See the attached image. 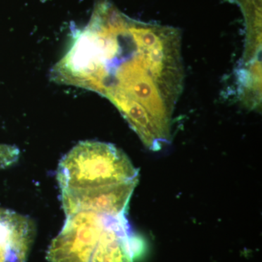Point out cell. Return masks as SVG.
I'll use <instances>...</instances> for the list:
<instances>
[{"label":"cell","mask_w":262,"mask_h":262,"mask_svg":"<svg viewBox=\"0 0 262 262\" xmlns=\"http://www.w3.org/2000/svg\"><path fill=\"white\" fill-rule=\"evenodd\" d=\"M136 250L127 213L86 209L66 215L46 258L50 262H133Z\"/></svg>","instance_id":"7a4b0ae2"},{"label":"cell","mask_w":262,"mask_h":262,"mask_svg":"<svg viewBox=\"0 0 262 262\" xmlns=\"http://www.w3.org/2000/svg\"><path fill=\"white\" fill-rule=\"evenodd\" d=\"M51 77L107 98L149 149L158 151L171 140L184 84L177 29L130 20L101 3Z\"/></svg>","instance_id":"6da1fadb"},{"label":"cell","mask_w":262,"mask_h":262,"mask_svg":"<svg viewBox=\"0 0 262 262\" xmlns=\"http://www.w3.org/2000/svg\"><path fill=\"white\" fill-rule=\"evenodd\" d=\"M138 182L133 180L87 189H63L61 201L65 215L86 209L127 213Z\"/></svg>","instance_id":"277c9868"},{"label":"cell","mask_w":262,"mask_h":262,"mask_svg":"<svg viewBox=\"0 0 262 262\" xmlns=\"http://www.w3.org/2000/svg\"><path fill=\"white\" fill-rule=\"evenodd\" d=\"M57 180L61 190L87 189L139 180V170L113 144L80 141L60 161Z\"/></svg>","instance_id":"3957f363"},{"label":"cell","mask_w":262,"mask_h":262,"mask_svg":"<svg viewBox=\"0 0 262 262\" xmlns=\"http://www.w3.org/2000/svg\"><path fill=\"white\" fill-rule=\"evenodd\" d=\"M35 232L29 217L0 207V262H27Z\"/></svg>","instance_id":"5b68a950"}]
</instances>
